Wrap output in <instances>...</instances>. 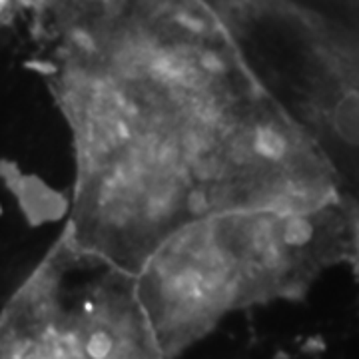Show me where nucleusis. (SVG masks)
I'll return each instance as SVG.
<instances>
[{"instance_id": "nucleus-1", "label": "nucleus", "mask_w": 359, "mask_h": 359, "mask_svg": "<svg viewBox=\"0 0 359 359\" xmlns=\"http://www.w3.org/2000/svg\"><path fill=\"white\" fill-rule=\"evenodd\" d=\"M88 48L60 76L74 150L65 236L84 252L134 278L186 231L344 202L306 134L216 36L146 32Z\"/></svg>"}, {"instance_id": "nucleus-2", "label": "nucleus", "mask_w": 359, "mask_h": 359, "mask_svg": "<svg viewBox=\"0 0 359 359\" xmlns=\"http://www.w3.org/2000/svg\"><path fill=\"white\" fill-rule=\"evenodd\" d=\"M359 262V216L346 204L219 219L172 240L134 276L168 359L233 311L308 292Z\"/></svg>"}, {"instance_id": "nucleus-3", "label": "nucleus", "mask_w": 359, "mask_h": 359, "mask_svg": "<svg viewBox=\"0 0 359 359\" xmlns=\"http://www.w3.org/2000/svg\"><path fill=\"white\" fill-rule=\"evenodd\" d=\"M0 359H168L134 278L65 233L0 320Z\"/></svg>"}]
</instances>
